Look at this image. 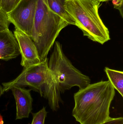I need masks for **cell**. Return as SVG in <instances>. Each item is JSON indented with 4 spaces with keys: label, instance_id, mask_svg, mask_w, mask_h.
I'll return each mask as SVG.
<instances>
[{
    "label": "cell",
    "instance_id": "1",
    "mask_svg": "<svg viewBox=\"0 0 123 124\" xmlns=\"http://www.w3.org/2000/svg\"><path fill=\"white\" fill-rule=\"evenodd\" d=\"M115 95L109 81L88 85L74 94L72 116L81 124H100L110 116V108Z\"/></svg>",
    "mask_w": 123,
    "mask_h": 124
},
{
    "label": "cell",
    "instance_id": "2",
    "mask_svg": "<svg viewBox=\"0 0 123 124\" xmlns=\"http://www.w3.org/2000/svg\"><path fill=\"white\" fill-rule=\"evenodd\" d=\"M4 92L15 86H29L47 100L50 108L56 111L62 102L60 92L53 75L48 68L47 58L39 63L25 68L16 78L2 83Z\"/></svg>",
    "mask_w": 123,
    "mask_h": 124
},
{
    "label": "cell",
    "instance_id": "3",
    "mask_svg": "<svg viewBox=\"0 0 123 124\" xmlns=\"http://www.w3.org/2000/svg\"><path fill=\"white\" fill-rule=\"evenodd\" d=\"M68 25L49 8L46 0H37L31 38L41 62L47 58L59 33Z\"/></svg>",
    "mask_w": 123,
    "mask_h": 124
},
{
    "label": "cell",
    "instance_id": "4",
    "mask_svg": "<svg viewBox=\"0 0 123 124\" xmlns=\"http://www.w3.org/2000/svg\"><path fill=\"white\" fill-rule=\"evenodd\" d=\"M100 3L94 0H67L65 8L84 36L103 45L110 39L109 30L99 15Z\"/></svg>",
    "mask_w": 123,
    "mask_h": 124
},
{
    "label": "cell",
    "instance_id": "5",
    "mask_svg": "<svg viewBox=\"0 0 123 124\" xmlns=\"http://www.w3.org/2000/svg\"><path fill=\"white\" fill-rule=\"evenodd\" d=\"M53 51L48 61V66L61 93L77 86L84 89L91 84L89 77L75 68L64 54L62 45L55 41Z\"/></svg>",
    "mask_w": 123,
    "mask_h": 124
},
{
    "label": "cell",
    "instance_id": "6",
    "mask_svg": "<svg viewBox=\"0 0 123 124\" xmlns=\"http://www.w3.org/2000/svg\"><path fill=\"white\" fill-rule=\"evenodd\" d=\"M37 0H21L7 14L8 20L15 28L31 38Z\"/></svg>",
    "mask_w": 123,
    "mask_h": 124
},
{
    "label": "cell",
    "instance_id": "7",
    "mask_svg": "<svg viewBox=\"0 0 123 124\" xmlns=\"http://www.w3.org/2000/svg\"><path fill=\"white\" fill-rule=\"evenodd\" d=\"M13 34L21 55V65L25 68L40 62L37 49L31 38L16 28Z\"/></svg>",
    "mask_w": 123,
    "mask_h": 124
},
{
    "label": "cell",
    "instance_id": "8",
    "mask_svg": "<svg viewBox=\"0 0 123 124\" xmlns=\"http://www.w3.org/2000/svg\"><path fill=\"white\" fill-rule=\"evenodd\" d=\"M11 90L16 101V120L29 118L32 109L33 99L30 94L32 90L15 86Z\"/></svg>",
    "mask_w": 123,
    "mask_h": 124
},
{
    "label": "cell",
    "instance_id": "9",
    "mask_svg": "<svg viewBox=\"0 0 123 124\" xmlns=\"http://www.w3.org/2000/svg\"><path fill=\"white\" fill-rule=\"evenodd\" d=\"M20 54L19 44L12 32L9 29L0 32V60L9 61Z\"/></svg>",
    "mask_w": 123,
    "mask_h": 124
},
{
    "label": "cell",
    "instance_id": "10",
    "mask_svg": "<svg viewBox=\"0 0 123 124\" xmlns=\"http://www.w3.org/2000/svg\"><path fill=\"white\" fill-rule=\"evenodd\" d=\"M67 0H46L49 8L60 16L69 24L76 25L73 19L67 11L65 8Z\"/></svg>",
    "mask_w": 123,
    "mask_h": 124
},
{
    "label": "cell",
    "instance_id": "11",
    "mask_svg": "<svg viewBox=\"0 0 123 124\" xmlns=\"http://www.w3.org/2000/svg\"><path fill=\"white\" fill-rule=\"evenodd\" d=\"M109 80L113 86L123 97V72L105 67L104 69Z\"/></svg>",
    "mask_w": 123,
    "mask_h": 124
},
{
    "label": "cell",
    "instance_id": "12",
    "mask_svg": "<svg viewBox=\"0 0 123 124\" xmlns=\"http://www.w3.org/2000/svg\"><path fill=\"white\" fill-rule=\"evenodd\" d=\"M47 114V112L45 107H43L38 112L32 113V120L31 124H45Z\"/></svg>",
    "mask_w": 123,
    "mask_h": 124
},
{
    "label": "cell",
    "instance_id": "13",
    "mask_svg": "<svg viewBox=\"0 0 123 124\" xmlns=\"http://www.w3.org/2000/svg\"><path fill=\"white\" fill-rule=\"evenodd\" d=\"M21 0H0V8L8 14L11 11Z\"/></svg>",
    "mask_w": 123,
    "mask_h": 124
},
{
    "label": "cell",
    "instance_id": "14",
    "mask_svg": "<svg viewBox=\"0 0 123 124\" xmlns=\"http://www.w3.org/2000/svg\"><path fill=\"white\" fill-rule=\"evenodd\" d=\"M10 23L7 14L0 8V32L9 30Z\"/></svg>",
    "mask_w": 123,
    "mask_h": 124
},
{
    "label": "cell",
    "instance_id": "15",
    "mask_svg": "<svg viewBox=\"0 0 123 124\" xmlns=\"http://www.w3.org/2000/svg\"><path fill=\"white\" fill-rule=\"evenodd\" d=\"M94 0L100 2L112 1L115 8L118 9L120 12L122 17H123V0Z\"/></svg>",
    "mask_w": 123,
    "mask_h": 124
},
{
    "label": "cell",
    "instance_id": "16",
    "mask_svg": "<svg viewBox=\"0 0 123 124\" xmlns=\"http://www.w3.org/2000/svg\"><path fill=\"white\" fill-rule=\"evenodd\" d=\"M100 124H123V118H110L107 121Z\"/></svg>",
    "mask_w": 123,
    "mask_h": 124
},
{
    "label": "cell",
    "instance_id": "17",
    "mask_svg": "<svg viewBox=\"0 0 123 124\" xmlns=\"http://www.w3.org/2000/svg\"><path fill=\"white\" fill-rule=\"evenodd\" d=\"M0 65L1 64L0 63ZM4 92L3 91V87L1 85H0V97L4 94Z\"/></svg>",
    "mask_w": 123,
    "mask_h": 124
},
{
    "label": "cell",
    "instance_id": "18",
    "mask_svg": "<svg viewBox=\"0 0 123 124\" xmlns=\"http://www.w3.org/2000/svg\"><path fill=\"white\" fill-rule=\"evenodd\" d=\"M1 116H0V124H1V123H3V121L1 122V120H2V118H1Z\"/></svg>",
    "mask_w": 123,
    "mask_h": 124
}]
</instances>
